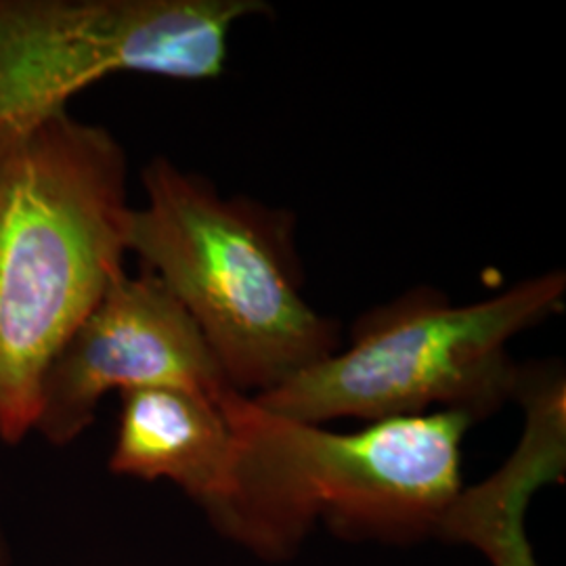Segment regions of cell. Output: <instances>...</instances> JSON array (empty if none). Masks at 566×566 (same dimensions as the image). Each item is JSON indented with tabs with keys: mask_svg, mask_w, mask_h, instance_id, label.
<instances>
[{
	"mask_svg": "<svg viewBox=\"0 0 566 566\" xmlns=\"http://www.w3.org/2000/svg\"><path fill=\"white\" fill-rule=\"evenodd\" d=\"M112 472L170 481L221 526L235 497V441L221 403L208 395L154 386L120 395Z\"/></svg>",
	"mask_w": 566,
	"mask_h": 566,
	"instance_id": "7",
	"label": "cell"
},
{
	"mask_svg": "<svg viewBox=\"0 0 566 566\" xmlns=\"http://www.w3.org/2000/svg\"><path fill=\"white\" fill-rule=\"evenodd\" d=\"M219 403L235 441V497L221 528L254 549L285 552L319 516L386 535L437 528L462 491V443L474 418L460 409L344 434L273 413L238 390Z\"/></svg>",
	"mask_w": 566,
	"mask_h": 566,
	"instance_id": "3",
	"label": "cell"
},
{
	"mask_svg": "<svg viewBox=\"0 0 566 566\" xmlns=\"http://www.w3.org/2000/svg\"><path fill=\"white\" fill-rule=\"evenodd\" d=\"M516 395L525 405L518 446L489 479L462 486L437 531L447 539L476 547L493 566H542L528 542L525 518L533 495L565 476V378L521 376Z\"/></svg>",
	"mask_w": 566,
	"mask_h": 566,
	"instance_id": "8",
	"label": "cell"
},
{
	"mask_svg": "<svg viewBox=\"0 0 566 566\" xmlns=\"http://www.w3.org/2000/svg\"><path fill=\"white\" fill-rule=\"evenodd\" d=\"M128 160L99 124L61 112L0 124V441L34 432L42 376L124 275Z\"/></svg>",
	"mask_w": 566,
	"mask_h": 566,
	"instance_id": "1",
	"label": "cell"
},
{
	"mask_svg": "<svg viewBox=\"0 0 566 566\" xmlns=\"http://www.w3.org/2000/svg\"><path fill=\"white\" fill-rule=\"evenodd\" d=\"M142 182L128 254L182 304L233 390L263 395L340 348L338 324L303 298L290 212L224 198L166 158L147 164Z\"/></svg>",
	"mask_w": 566,
	"mask_h": 566,
	"instance_id": "2",
	"label": "cell"
},
{
	"mask_svg": "<svg viewBox=\"0 0 566 566\" xmlns=\"http://www.w3.org/2000/svg\"><path fill=\"white\" fill-rule=\"evenodd\" d=\"M261 0H0V124L67 112L114 74L210 81Z\"/></svg>",
	"mask_w": 566,
	"mask_h": 566,
	"instance_id": "5",
	"label": "cell"
},
{
	"mask_svg": "<svg viewBox=\"0 0 566 566\" xmlns=\"http://www.w3.org/2000/svg\"><path fill=\"white\" fill-rule=\"evenodd\" d=\"M175 386L221 401L233 390L202 332L172 292L142 269L124 273L61 344L42 376L34 432L72 446L112 390Z\"/></svg>",
	"mask_w": 566,
	"mask_h": 566,
	"instance_id": "6",
	"label": "cell"
},
{
	"mask_svg": "<svg viewBox=\"0 0 566 566\" xmlns=\"http://www.w3.org/2000/svg\"><path fill=\"white\" fill-rule=\"evenodd\" d=\"M0 566H11V552H9L7 537L2 533V526H0Z\"/></svg>",
	"mask_w": 566,
	"mask_h": 566,
	"instance_id": "9",
	"label": "cell"
},
{
	"mask_svg": "<svg viewBox=\"0 0 566 566\" xmlns=\"http://www.w3.org/2000/svg\"><path fill=\"white\" fill-rule=\"evenodd\" d=\"M566 277L549 271L479 303L451 304L418 287L364 313L350 344L283 385L252 397L292 420H388L460 409L476 418L516 395L521 369L507 344L565 304Z\"/></svg>",
	"mask_w": 566,
	"mask_h": 566,
	"instance_id": "4",
	"label": "cell"
}]
</instances>
